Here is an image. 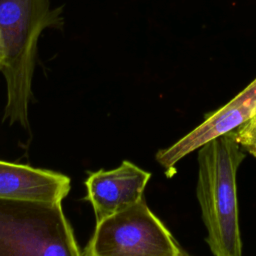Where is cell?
Segmentation results:
<instances>
[{
  "label": "cell",
  "mask_w": 256,
  "mask_h": 256,
  "mask_svg": "<svg viewBox=\"0 0 256 256\" xmlns=\"http://www.w3.org/2000/svg\"><path fill=\"white\" fill-rule=\"evenodd\" d=\"M150 178V172L128 160L117 168L90 173L85 181L86 200L92 205L96 222L140 201Z\"/></svg>",
  "instance_id": "8992f818"
},
{
  "label": "cell",
  "mask_w": 256,
  "mask_h": 256,
  "mask_svg": "<svg viewBox=\"0 0 256 256\" xmlns=\"http://www.w3.org/2000/svg\"><path fill=\"white\" fill-rule=\"evenodd\" d=\"M58 21L50 0H0V35L5 49L2 73L7 99L3 120L29 130V103L41 33Z\"/></svg>",
  "instance_id": "7a4b0ae2"
},
{
  "label": "cell",
  "mask_w": 256,
  "mask_h": 256,
  "mask_svg": "<svg viewBox=\"0 0 256 256\" xmlns=\"http://www.w3.org/2000/svg\"><path fill=\"white\" fill-rule=\"evenodd\" d=\"M256 115V77L229 102L213 111L189 133L156 153L157 162L170 177L175 165L209 140L235 130Z\"/></svg>",
  "instance_id": "5b68a950"
},
{
  "label": "cell",
  "mask_w": 256,
  "mask_h": 256,
  "mask_svg": "<svg viewBox=\"0 0 256 256\" xmlns=\"http://www.w3.org/2000/svg\"><path fill=\"white\" fill-rule=\"evenodd\" d=\"M234 132L244 151L256 158V115L250 121L235 129Z\"/></svg>",
  "instance_id": "ba28073f"
},
{
  "label": "cell",
  "mask_w": 256,
  "mask_h": 256,
  "mask_svg": "<svg viewBox=\"0 0 256 256\" xmlns=\"http://www.w3.org/2000/svg\"><path fill=\"white\" fill-rule=\"evenodd\" d=\"M196 196L207 237L215 256H241L237 202V171L245 158L234 130L199 147Z\"/></svg>",
  "instance_id": "6da1fadb"
},
{
  "label": "cell",
  "mask_w": 256,
  "mask_h": 256,
  "mask_svg": "<svg viewBox=\"0 0 256 256\" xmlns=\"http://www.w3.org/2000/svg\"><path fill=\"white\" fill-rule=\"evenodd\" d=\"M79 256L62 202L0 198V256Z\"/></svg>",
  "instance_id": "3957f363"
},
{
  "label": "cell",
  "mask_w": 256,
  "mask_h": 256,
  "mask_svg": "<svg viewBox=\"0 0 256 256\" xmlns=\"http://www.w3.org/2000/svg\"><path fill=\"white\" fill-rule=\"evenodd\" d=\"M70 188L65 174L0 160V198L62 202Z\"/></svg>",
  "instance_id": "52a82bcc"
},
{
  "label": "cell",
  "mask_w": 256,
  "mask_h": 256,
  "mask_svg": "<svg viewBox=\"0 0 256 256\" xmlns=\"http://www.w3.org/2000/svg\"><path fill=\"white\" fill-rule=\"evenodd\" d=\"M5 59H6V55H5V49H4V45L2 42V38L0 35V72H2L3 67L5 65Z\"/></svg>",
  "instance_id": "9c48e42d"
},
{
  "label": "cell",
  "mask_w": 256,
  "mask_h": 256,
  "mask_svg": "<svg viewBox=\"0 0 256 256\" xmlns=\"http://www.w3.org/2000/svg\"><path fill=\"white\" fill-rule=\"evenodd\" d=\"M82 255L186 256L188 253L150 210L143 197L126 209L96 222Z\"/></svg>",
  "instance_id": "277c9868"
}]
</instances>
